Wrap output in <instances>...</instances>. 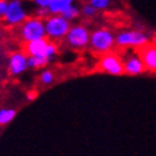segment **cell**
<instances>
[{
    "mask_svg": "<svg viewBox=\"0 0 156 156\" xmlns=\"http://www.w3.org/2000/svg\"><path fill=\"white\" fill-rule=\"evenodd\" d=\"M90 4L97 9H104L109 5V0H90Z\"/></svg>",
    "mask_w": 156,
    "mask_h": 156,
    "instance_id": "obj_16",
    "label": "cell"
},
{
    "mask_svg": "<svg viewBox=\"0 0 156 156\" xmlns=\"http://www.w3.org/2000/svg\"><path fill=\"white\" fill-rule=\"evenodd\" d=\"M0 37H2V33H0Z\"/></svg>",
    "mask_w": 156,
    "mask_h": 156,
    "instance_id": "obj_21",
    "label": "cell"
},
{
    "mask_svg": "<svg viewBox=\"0 0 156 156\" xmlns=\"http://www.w3.org/2000/svg\"><path fill=\"white\" fill-rule=\"evenodd\" d=\"M83 12H84V14H85V15H88V17H90V15H94V14L97 13V8H95V6H93V5L90 4V5L84 6Z\"/></svg>",
    "mask_w": 156,
    "mask_h": 156,
    "instance_id": "obj_18",
    "label": "cell"
},
{
    "mask_svg": "<svg viewBox=\"0 0 156 156\" xmlns=\"http://www.w3.org/2000/svg\"><path fill=\"white\" fill-rule=\"evenodd\" d=\"M138 56L141 57L144 65L150 71H156V44L145 43L138 47Z\"/></svg>",
    "mask_w": 156,
    "mask_h": 156,
    "instance_id": "obj_7",
    "label": "cell"
},
{
    "mask_svg": "<svg viewBox=\"0 0 156 156\" xmlns=\"http://www.w3.org/2000/svg\"><path fill=\"white\" fill-rule=\"evenodd\" d=\"M115 42L114 36L108 29H98L90 34V44L94 51L105 53L113 47Z\"/></svg>",
    "mask_w": 156,
    "mask_h": 156,
    "instance_id": "obj_1",
    "label": "cell"
},
{
    "mask_svg": "<svg viewBox=\"0 0 156 156\" xmlns=\"http://www.w3.org/2000/svg\"><path fill=\"white\" fill-rule=\"evenodd\" d=\"M115 43L122 47H140V46L147 43V37L137 30L123 32L117 36Z\"/></svg>",
    "mask_w": 156,
    "mask_h": 156,
    "instance_id": "obj_6",
    "label": "cell"
},
{
    "mask_svg": "<svg viewBox=\"0 0 156 156\" xmlns=\"http://www.w3.org/2000/svg\"><path fill=\"white\" fill-rule=\"evenodd\" d=\"M28 67V58L24 53H13L9 60V73L12 75H19Z\"/></svg>",
    "mask_w": 156,
    "mask_h": 156,
    "instance_id": "obj_11",
    "label": "cell"
},
{
    "mask_svg": "<svg viewBox=\"0 0 156 156\" xmlns=\"http://www.w3.org/2000/svg\"><path fill=\"white\" fill-rule=\"evenodd\" d=\"M123 67H124V73L128 74V75H138V74H142L146 67L144 65V62L141 60V57L138 56H128L123 60Z\"/></svg>",
    "mask_w": 156,
    "mask_h": 156,
    "instance_id": "obj_10",
    "label": "cell"
},
{
    "mask_svg": "<svg viewBox=\"0 0 156 156\" xmlns=\"http://www.w3.org/2000/svg\"><path fill=\"white\" fill-rule=\"evenodd\" d=\"M48 46L50 42L46 38H40V40L29 41L24 46V51L29 56H48Z\"/></svg>",
    "mask_w": 156,
    "mask_h": 156,
    "instance_id": "obj_9",
    "label": "cell"
},
{
    "mask_svg": "<svg viewBox=\"0 0 156 156\" xmlns=\"http://www.w3.org/2000/svg\"><path fill=\"white\" fill-rule=\"evenodd\" d=\"M73 5V0H52L47 9L52 14H61Z\"/></svg>",
    "mask_w": 156,
    "mask_h": 156,
    "instance_id": "obj_12",
    "label": "cell"
},
{
    "mask_svg": "<svg viewBox=\"0 0 156 156\" xmlns=\"http://www.w3.org/2000/svg\"><path fill=\"white\" fill-rule=\"evenodd\" d=\"M5 22L10 23V24H18L26 20V13L24 9L22 8V4L19 0H14V2L9 3V8L4 15Z\"/></svg>",
    "mask_w": 156,
    "mask_h": 156,
    "instance_id": "obj_8",
    "label": "cell"
},
{
    "mask_svg": "<svg viewBox=\"0 0 156 156\" xmlns=\"http://www.w3.org/2000/svg\"><path fill=\"white\" fill-rule=\"evenodd\" d=\"M61 15L64 17L65 19H67V20H71V19H74V18H76L77 15H79V10H77V8H75V6H70L69 9H66L65 12H62L61 13Z\"/></svg>",
    "mask_w": 156,
    "mask_h": 156,
    "instance_id": "obj_15",
    "label": "cell"
},
{
    "mask_svg": "<svg viewBox=\"0 0 156 156\" xmlns=\"http://www.w3.org/2000/svg\"><path fill=\"white\" fill-rule=\"evenodd\" d=\"M67 43L75 48H83L90 42V34L88 29L83 26L71 27L66 34Z\"/></svg>",
    "mask_w": 156,
    "mask_h": 156,
    "instance_id": "obj_5",
    "label": "cell"
},
{
    "mask_svg": "<svg viewBox=\"0 0 156 156\" xmlns=\"http://www.w3.org/2000/svg\"><path fill=\"white\" fill-rule=\"evenodd\" d=\"M51 57L47 56H29L28 67H42L50 61Z\"/></svg>",
    "mask_w": 156,
    "mask_h": 156,
    "instance_id": "obj_13",
    "label": "cell"
},
{
    "mask_svg": "<svg viewBox=\"0 0 156 156\" xmlns=\"http://www.w3.org/2000/svg\"><path fill=\"white\" fill-rule=\"evenodd\" d=\"M46 26V33L51 38H62L67 34L70 30V23L65 19L62 15H53V17L47 18L44 23Z\"/></svg>",
    "mask_w": 156,
    "mask_h": 156,
    "instance_id": "obj_3",
    "label": "cell"
},
{
    "mask_svg": "<svg viewBox=\"0 0 156 156\" xmlns=\"http://www.w3.org/2000/svg\"><path fill=\"white\" fill-rule=\"evenodd\" d=\"M41 81L43 84H51L53 81V74L51 71H43L41 75Z\"/></svg>",
    "mask_w": 156,
    "mask_h": 156,
    "instance_id": "obj_17",
    "label": "cell"
},
{
    "mask_svg": "<svg viewBox=\"0 0 156 156\" xmlns=\"http://www.w3.org/2000/svg\"><path fill=\"white\" fill-rule=\"evenodd\" d=\"M46 33V26L44 23L38 19V18H32L24 22V24L22 26V37L26 42L40 40V38H44Z\"/></svg>",
    "mask_w": 156,
    "mask_h": 156,
    "instance_id": "obj_2",
    "label": "cell"
},
{
    "mask_svg": "<svg viewBox=\"0 0 156 156\" xmlns=\"http://www.w3.org/2000/svg\"><path fill=\"white\" fill-rule=\"evenodd\" d=\"M8 8H9V4H8L5 0H0V17H4Z\"/></svg>",
    "mask_w": 156,
    "mask_h": 156,
    "instance_id": "obj_19",
    "label": "cell"
},
{
    "mask_svg": "<svg viewBox=\"0 0 156 156\" xmlns=\"http://www.w3.org/2000/svg\"><path fill=\"white\" fill-rule=\"evenodd\" d=\"M17 114L14 109H0V124L9 123Z\"/></svg>",
    "mask_w": 156,
    "mask_h": 156,
    "instance_id": "obj_14",
    "label": "cell"
},
{
    "mask_svg": "<svg viewBox=\"0 0 156 156\" xmlns=\"http://www.w3.org/2000/svg\"><path fill=\"white\" fill-rule=\"evenodd\" d=\"M98 67L100 71L112 74V75H121L124 73L122 58L114 53H105L104 56L100 58Z\"/></svg>",
    "mask_w": 156,
    "mask_h": 156,
    "instance_id": "obj_4",
    "label": "cell"
},
{
    "mask_svg": "<svg viewBox=\"0 0 156 156\" xmlns=\"http://www.w3.org/2000/svg\"><path fill=\"white\" fill-rule=\"evenodd\" d=\"M52 0H34V3L37 5H40L41 8H47L50 4H51Z\"/></svg>",
    "mask_w": 156,
    "mask_h": 156,
    "instance_id": "obj_20",
    "label": "cell"
}]
</instances>
